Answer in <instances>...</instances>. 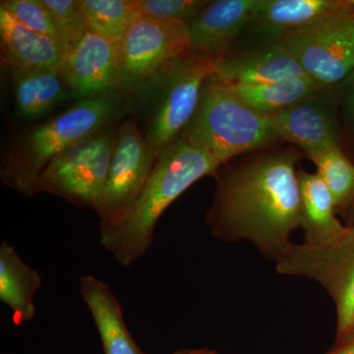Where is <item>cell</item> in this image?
<instances>
[{
	"instance_id": "obj_17",
	"label": "cell",
	"mask_w": 354,
	"mask_h": 354,
	"mask_svg": "<svg viewBox=\"0 0 354 354\" xmlns=\"http://www.w3.org/2000/svg\"><path fill=\"white\" fill-rule=\"evenodd\" d=\"M80 292L94 319L104 354H146L133 339L120 301L108 285L86 274L80 279Z\"/></svg>"
},
{
	"instance_id": "obj_12",
	"label": "cell",
	"mask_w": 354,
	"mask_h": 354,
	"mask_svg": "<svg viewBox=\"0 0 354 354\" xmlns=\"http://www.w3.org/2000/svg\"><path fill=\"white\" fill-rule=\"evenodd\" d=\"M214 78L228 87L257 86L308 77L281 41L216 57Z\"/></svg>"
},
{
	"instance_id": "obj_19",
	"label": "cell",
	"mask_w": 354,
	"mask_h": 354,
	"mask_svg": "<svg viewBox=\"0 0 354 354\" xmlns=\"http://www.w3.org/2000/svg\"><path fill=\"white\" fill-rule=\"evenodd\" d=\"M43 283L39 272L26 264L8 241L0 244V299L10 308L16 326L36 315L35 295Z\"/></svg>"
},
{
	"instance_id": "obj_22",
	"label": "cell",
	"mask_w": 354,
	"mask_h": 354,
	"mask_svg": "<svg viewBox=\"0 0 354 354\" xmlns=\"http://www.w3.org/2000/svg\"><path fill=\"white\" fill-rule=\"evenodd\" d=\"M88 31L120 46L139 17L133 0H80Z\"/></svg>"
},
{
	"instance_id": "obj_16",
	"label": "cell",
	"mask_w": 354,
	"mask_h": 354,
	"mask_svg": "<svg viewBox=\"0 0 354 354\" xmlns=\"http://www.w3.org/2000/svg\"><path fill=\"white\" fill-rule=\"evenodd\" d=\"M1 64L11 71L59 68L64 50L55 39L32 31L0 8Z\"/></svg>"
},
{
	"instance_id": "obj_28",
	"label": "cell",
	"mask_w": 354,
	"mask_h": 354,
	"mask_svg": "<svg viewBox=\"0 0 354 354\" xmlns=\"http://www.w3.org/2000/svg\"><path fill=\"white\" fill-rule=\"evenodd\" d=\"M327 354H354V339L341 344H335Z\"/></svg>"
},
{
	"instance_id": "obj_31",
	"label": "cell",
	"mask_w": 354,
	"mask_h": 354,
	"mask_svg": "<svg viewBox=\"0 0 354 354\" xmlns=\"http://www.w3.org/2000/svg\"><path fill=\"white\" fill-rule=\"evenodd\" d=\"M354 339V326H353V330H351V333H349L348 337H346V339H344V341H342V342H339V344H342V342H346L349 341V339Z\"/></svg>"
},
{
	"instance_id": "obj_3",
	"label": "cell",
	"mask_w": 354,
	"mask_h": 354,
	"mask_svg": "<svg viewBox=\"0 0 354 354\" xmlns=\"http://www.w3.org/2000/svg\"><path fill=\"white\" fill-rule=\"evenodd\" d=\"M118 106L111 92L86 97L44 124L16 135L1 160L2 183L34 196L51 160L79 140L106 128L118 114Z\"/></svg>"
},
{
	"instance_id": "obj_18",
	"label": "cell",
	"mask_w": 354,
	"mask_h": 354,
	"mask_svg": "<svg viewBox=\"0 0 354 354\" xmlns=\"http://www.w3.org/2000/svg\"><path fill=\"white\" fill-rule=\"evenodd\" d=\"M302 206L304 243L321 245L341 236L348 230L335 216L334 198L317 174L298 171Z\"/></svg>"
},
{
	"instance_id": "obj_29",
	"label": "cell",
	"mask_w": 354,
	"mask_h": 354,
	"mask_svg": "<svg viewBox=\"0 0 354 354\" xmlns=\"http://www.w3.org/2000/svg\"><path fill=\"white\" fill-rule=\"evenodd\" d=\"M341 213L346 216L348 227H354V192L346 206L342 209Z\"/></svg>"
},
{
	"instance_id": "obj_2",
	"label": "cell",
	"mask_w": 354,
	"mask_h": 354,
	"mask_svg": "<svg viewBox=\"0 0 354 354\" xmlns=\"http://www.w3.org/2000/svg\"><path fill=\"white\" fill-rule=\"evenodd\" d=\"M221 165L179 135L160 153L152 172L135 199L113 223L100 230L101 244L128 267L145 255L165 209L199 179L215 176Z\"/></svg>"
},
{
	"instance_id": "obj_9",
	"label": "cell",
	"mask_w": 354,
	"mask_h": 354,
	"mask_svg": "<svg viewBox=\"0 0 354 354\" xmlns=\"http://www.w3.org/2000/svg\"><path fill=\"white\" fill-rule=\"evenodd\" d=\"M281 43L318 85L339 86L354 71V12L292 32Z\"/></svg>"
},
{
	"instance_id": "obj_8",
	"label": "cell",
	"mask_w": 354,
	"mask_h": 354,
	"mask_svg": "<svg viewBox=\"0 0 354 354\" xmlns=\"http://www.w3.org/2000/svg\"><path fill=\"white\" fill-rule=\"evenodd\" d=\"M189 50L186 25L139 16L118 46L114 91L145 87L177 57Z\"/></svg>"
},
{
	"instance_id": "obj_23",
	"label": "cell",
	"mask_w": 354,
	"mask_h": 354,
	"mask_svg": "<svg viewBox=\"0 0 354 354\" xmlns=\"http://www.w3.org/2000/svg\"><path fill=\"white\" fill-rule=\"evenodd\" d=\"M309 158L316 165V174L334 198L335 209L341 212L354 192V165L339 145L323 149Z\"/></svg>"
},
{
	"instance_id": "obj_11",
	"label": "cell",
	"mask_w": 354,
	"mask_h": 354,
	"mask_svg": "<svg viewBox=\"0 0 354 354\" xmlns=\"http://www.w3.org/2000/svg\"><path fill=\"white\" fill-rule=\"evenodd\" d=\"M335 88H320L290 108L270 116L279 138L297 146L308 158L328 147L339 145V92Z\"/></svg>"
},
{
	"instance_id": "obj_21",
	"label": "cell",
	"mask_w": 354,
	"mask_h": 354,
	"mask_svg": "<svg viewBox=\"0 0 354 354\" xmlns=\"http://www.w3.org/2000/svg\"><path fill=\"white\" fill-rule=\"evenodd\" d=\"M230 88L254 109L271 116L306 99L322 86L318 85L309 77H302L264 85Z\"/></svg>"
},
{
	"instance_id": "obj_15",
	"label": "cell",
	"mask_w": 354,
	"mask_h": 354,
	"mask_svg": "<svg viewBox=\"0 0 354 354\" xmlns=\"http://www.w3.org/2000/svg\"><path fill=\"white\" fill-rule=\"evenodd\" d=\"M354 12L351 0H259L246 32L269 41L339 14Z\"/></svg>"
},
{
	"instance_id": "obj_20",
	"label": "cell",
	"mask_w": 354,
	"mask_h": 354,
	"mask_svg": "<svg viewBox=\"0 0 354 354\" xmlns=\"http://www.w3.org/2000/svg\"><path fill=\"white\" fill-rule=\"evenodd\" d=\"M12 74L16 109L21 116L38 118L68 97L59 68L23 70Z\"/></svg>"
},
{
	"instance_id": "obj_10",
	"label": "cell",
	"mask_w": 354,
	"mask_h": 354,
	"mask_svg": "<svg viewBox=\"0 0 354 354\" xmlns=\"http://www.w3.org/2000/svg\"><path fill=\"white\" fill-rule=\"evenodd\" d=\"M157 158L135 121L125 120L118 129L104 200L97 213L100 230L113 223L138 195Z\"/></svg>"
},
{
	"instance_id": "obj_30",
	"label": "cell",
	"mask_w": 354,
	"mask_h": 354,
	"mask_svg": "<svg viewBox=\"0 0 354 354\" xmlns=\"http://www.w3.org/2000/svg\"><path fill=\"white\" fill-rule=\"evenodd\" d=\"M172 354H218L215 351L211 349L200 348V349H183V351H176Z\"/></svg>"
},
{
	"instance_id": "obj_26",
	"label": "cell",
	"mask_w": 354,
	"mask_h": 354,
	"mask_svg": "<svg viewBox=\"0 0 354 354\" xmlns=\"http://www.w3.org/2000/svg\"><path fill=\"white\" fill-rule=\"evenodd\" d=\"M0 8L10 13L21 24L32 31L55 39L62 46L65 53L60 32L41 0H2Z\"/></svg>"
},
{
	"instance_id": "obj_27",
	"label": "cell",
	"mask_w": 354,
	"mask_h": 354,
	"mask_svg": "<svg viewBox=\"0 0 354 354\" xmlns=\"http://www.w3.org/2000/svg\"><path fill=\"white\" fill-rule=\"evenodd\" d=\"M339 106L349 127L354 128V71L339 86Z\"/></svg>"
},
{
	"instance_id": "obj_14",
	"label": "cell",
	"mask_w": 354,
	"mask_h": 354,
	"mask_svg": "<svg viewBox=\"0 0 354 354\" xmlns=\"http://www.w3.org/2000/svg\"><path fill=\"white\" fill-rule=\"evenodd\" d=\"M118 57L116 44L88 31L65 51L60 72L66 85L83 99L113 92Z\"/></svg>"
},
{
	"instance_id": "obj_13",
	"label": "cell",
	"mask_w": 354,
	"mask_h": 354,
	"mask_svg": "<svg viewBox=\"0 0 354 354\" xmlns=\"http://www.w3.org/2000/svg\"><path fill=\"white\" fill-rule=\"evenodd\" d=\"M259 0L211 1L186 25L189 51L218 57L232 51L239 36L246 31Z\"/></svg>"
},
{
	"instance_id": "obj_32",
	"label": "cell",
	"mask_w": 354,
	"mask_h": 354,
	"mask_svg": "<svg viewBox=\"0 0 354 354\" xmlns=\"http://www.w3.org/2000/svg\"><path fill=\"white\" fill-rule=\"evenodd\" d=\"M351 4H353V6L354 7V0H351Z\"/></svg>"
},
{
	"instance_id": "obj_4",
	"label": "cell",
	"mask_w": 354,
	"mask_h": 354,
	"mask_svg": "<svg viewBox=\"0 0 354 354\" xmlns=\"http://www.w3.org/2000/svg\"><path fill=\"white\" fill-rule=\"evenodd\" d=\"M181 135L221 165L279 139L269 115L247 104L213 76L203 86L196 111Z\"/></svg>"
},
{
	"instance_id": "obj_5",
	"label": "cell",
	"mask_w": 354,
	"mask_h": 354,
	"mask_svg": "<svg viewBox=\"0 0 354 354\" xmlns=\"http://www.w3.org/2000/svg\"><path fill=\"white\" fill-rule=\"evenodd\" d=\"M116 137L118 130L104 128L72 144L46 167L36 194L48 193L99 213Z\"/></svg>"
},
{
	"instance_id": "obj_7",
	"label": "cell",
	"mask_w": 354,
	"mask_h": 354,
	"mask_svg": "<svg viewBox=\"0 0 354 354\" xmlns=\"http://www.w3.org/2000/svg\"><path fill=\"white\" fill-rule=\"evenodd\" d=\"M276 265L279 274L313 279L327 290L337 309L335 344L344 341L354 326V227L321 245L293 243Z\"/></svg>"
},
{
	"instance_id": "obj_1",
	"label": "cell",
	"mask_w": 354,
	"mask_h": 354,
	"mask_svg": "<svg viewBox=\"0 0 354 354\" xmlns=\"http://www.w3.org/2000/svg\"><path fill=\"white\" fill-rule=\"evenodd\" d=\"M295 149L261 155L215 174L216 191L206 216L211 234L225 242L248 241L278 262L302 227V206Z\"/></svg>"
},
{
	"instance_id": "obj_24",
	"label": "cell",
	"mask_w": 354,
	"mask_h": 354,
	"mask_svg": "<svg viewBox=\"0 0 354 354\" xmlns=\"http://www.w3.org/2000/svg\"><path fill=\"white\" fill-rule=\"evenodd\" d=\"M139 16L162 22L187 25L201 12L208 0H133Z\"/></svg>"
},
{
	"instance_id": "obj_25",
	"label": "cell",
	"mask_w": 354,
	"mask_h": 354,
	"mask_svg": "<svg viewBox=\"0 0 354 354\" xmlns=\"http://www.w3.org/2000/svg\"><path fill=\"white\" fill-rule=\"evenodd\" d=\"M64 41L65 51L75 46L88 32L80 0H41Z\"/></svg>"
},
{
	"instance_id": "obj_6",
	"label": "cell",
	"mask_w": 354,
	"mask_h": 354,
	"mask_svg": "<svg viewBox=\"0 0 354 354\" xmlns=\"http://www.w3.org/2000/svg\"><path fill=\"white\" fill-rule=\"evenodd\" d=\"M216 60L188 50L149 82L155 83L157 100L145 138L157 157L190 122Z\"/></svg>"
}]
</instances>
